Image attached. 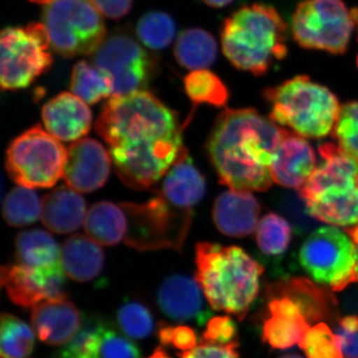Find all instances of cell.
<instances>
[{"label": "cell", "mask_w": 358, "mask_h": 358, "mask_svg": "<svg viewBox=\"0 0 358 358\" xmlns=\"http://www.w3.org/2000/svg\"><path fill=\"white\" fill-rule=\"evenodd\" d=\"M96 131L117 176L133 189L157 185L185 150L178 114L147 91L110 96Z\"/></svg>", "instance_id": "obj_1"}, {"label": "cell", "mask_w": 358, "mask_h": 358, "mask_svg": "<svg viewBox=\"0 0 358 358\" xmlns=\"http://www.w3.org/2000/svg\"><path fill=\"white\" fill-rule=\"evenodd\" d=\"M287 131L254 109L221 113L207 143L220 182L241 192L268 190L273 157Z\"/></svg>", "instance_id": "obj_2"}, {"label": "cell", "mask_w": 358, "mask_h": 358, "mask_svg": "<svg viewBox=\"0 0 358 358\" xmlns=\"http://www.w3.org/2000/svg\"><path fill=\"white\" fill-rule=\"evenodd\" d=\"M195 280L214 310L243 320L260 289L264 267L243 249L200 242L195 247Z\"/></svg>", "instance_id": "obj_3"}, {"label": "cell", "mask_w": 358, "mask_h": 358, "mask_svg": "<svg viewBox=\"0 0 358 358\" xmlns=\"http://www.w3.org/2000/svg\"><path fill=\"white\" fill-rule=\"evenodd\" d=\"M288 25L274 7L254 3L242 6L224 21V55L237 69L255 76L267 73L288 54Z\"/></svg>", "instance_id": "obj_4"}, {"label": "cell", "mask_w": 358, "mask_h": 358, "mask_svg": "<svg viewBox=\"0 0 358 358\" xmlns=\"http://www.w3.org/2000/svg\"><path fill=\"white\" fill-rule=\"evenodd\" d=\"M322 162L299 192L313 217L336 227L358 224V159L338 143L319 147Z\"/></svg>", "instance_id": "obj_5"}, {"label": "cell", "mask_w": 358, "mask_h": 358, "mask_svg": "<svg viewBox=\"0 0 358 358\" xmlns=\"http://www.w3.org/2000/svg\"><path fill=\"white\" fill-rule=\"evenodd\" d=\"M270 119L303 138H322L333 131L341 105L327 87L301 75L264 91Z\"/></svg>", "instance_id": "obj_6"}, {"label": "cell", "mask_w": 358, "mask_h": 358, "mask_svg": "<svg viewBox=\"0 0 358 358\" xmlns=\"http://www.w3.org/2000/svg\"><path fill=\"white\" fill-rule=\"evenodd\" d=\"M51 47L64 57L95 54L106 40L102 14L90 0H55L42 14Z\"/></svg>", "instance_id": "obj_7"}, {"label": "cell", "mask_w": 358, "mask_h": 358, "mask_svg": "<svg viewBox=\"0 0 358 358\" xmlns=\"http://www.w3.org/2000/svg\"><path fill=\"white\" fill-rule=\"evenodd\" d=\"M127 217L124 243L138 251H180L192 222V211L176 208L159 194L145 203H121Z\"/></svg>", "instance_id": "obj_8"}, {"label": "cell", "mask_w": 358, "mask_h": 358, "mask_svg": "<svg viewBox=\"0 0 358 358\" xmlns=\"http://www.w3.org/2000/svg\"><path fill=\"white\" fill-rule=\"evenodd\" d=\"M67 148L40 126L14 138L6 150L9 176L20 186L50 188L64 176Z\"/></svg>", "instance_id": "obj_9"}, {"label": "cell", "mask_w": 358, "mask_h": 358, "mask_svg": "<svg viewBox=\"0 0 358 358\" xmlns=\"http://www.w3.org/2000/svg\"><path fill=\"white\" fill-rule=\"evenodd\" d=\"M299 262L313 281L334 292L355 282V246L348 233L336 226L313 231L301 245Z\"/></svg>", "instance_id": "obj_10"}, {"label": "cell", "mask_w": 358, "mask_h": 358, "mask_svg": "<svg viewBox=\"0 0 358 358\" xmlns=\"http://www.w3.org/2000/svg\"><path fill=\"white\" fill-rule=\"evenodd\" d=\"M355 28L352 10L343 0H303L292 17V34L296 43L334 55L348 50Z\"/></svg>", "instance_id": "obj_11"}, {"label": "cell", "mask_w": 358, "mask_h": 358, "mask_svg": "<svg viewBox=\"0 0 358 358\" xmlns=\"http://www.w3.org/2000/svg\"><path fill=\"white\" fill-rule=\"evenodd\" d=\"M43 23L7 27L1 33L0 84L4 91L27 88L53 63Z\"/></svg>", "instance_id": "obj_12"}, {"label": "cell", "mask_w": 358, "mask_h": 358, "mask_svg": "<svg viewBox=\"0 0 358 358\" xmlns=\"http://www.w3.org/2000/svg\"><path fill=\"white\" fill-rule=\"evenodd\" d=\"M94 62L112 80L113 96L145 91L157 68L154 57L124 32H115L106 38L96 52Z\"/></svg>", "instance_id": "obj_13"}, {"label": "cell", "mask_w": 358, "mask_h": 358, "mask_svg": "<svg viewBox=\"0 0 358 358\" xmlns=\"http://www.w3.org/2000/svg\"><path fill=\"white\" fill-rule=\"evenodd\" d=\"M60 358H141L133 341L99 317L85 315L79 331L59 352Z\"/></svg>", "instance_id": "obj_14"}, {"label": "cell", "mask_w": 358, "mask_h": 358, "mask_svg": "<svg viewBox=\"0 0 358 358\" xmlns=\"http://www.w3.org/2000/svg\"><path fill=\"white\" fill-rule=\"evenodd\" d=\"M1 285L9 299L22 308H34L43 301L68 298L65 271L43 272L8 264L2 267Z\"/></svg>", "instance_id": "obj_15"}, {"label": "cell", "mask_w": 358, "mask_h": 358, "mask_svg": "<svg viewBox=\"0 0 358 358\" xmlns=\"http://www.w3.org/2000/svg\"><path fill=\"white\" fill-rule=\"evenodd\" d=\"M112 164L109 150L98 141L81 138L67 148L63 178L79 193L96 192L107 182Z\"/></svg>", "instance_id": "obj_16"}, {"label": "cell", "mask_w": 358, "mask_h": 358, "mask_svg": "<svg viewBox=\"0 0 358 358\" xmlns=\"http://www.w3.org/2000/svg\"><path fill=\"white\" fill-rule=\"evenodd\" d=\"M203 294L196 280L187 275H174L160 286L157 306L169 319L202 326L211 315L205 306Z\"/></svg>", "instance_id": "obj_17"}, {"label": "cell", "mask_w": 358, "mask_h": 358, "mask_svg": "<svg viewBox=\"0 0 358 358\" xmlns=\"http://www.w3.org/2000/svg\"><path fill=\"white\" fill-rule=\"evenodd\" d=\"M268 317L264 322L263 339L275 350H288L301 343L312 324L298 303L286 294L271 289Z\"/></svg>", "instance_id": "obj_18"}, {"label": "cell", "mask_w": 358, "mask_h": 358, "mask_svg": "<svg viewBox=\"0 0 358 358\" xmlns=\"http://www.w3.org/2000/svg\"><path fill=\"white\" fill-rule=\"evenodd\" d=\"M317 169V157L303 136L287 131L278 145L270 171L273 181L300 192Z\"/></svg>", "instance_id": "obj_19"}, {"label": "cell", "mask_w": 358, "mask_h": 358, "mask_svg": "<svg viewBox=\"0 0 358 358\" xmlns=\"http://www.w3.org/2000/svg\"><path fill=\"white\" fill-rule=\"evenodd\" d=\"M42 119L49 134L67 143L81 140L89 133L93 121L87 103L67 92L59 94L45 103Z\"/></svg>", "instance_id": "obj_20"}, {"label": "cell", "mask_w": 358, "mask_h": 358, "mask_svg": "<svg viewBox=\"0 0 358 358\" xmlns=\"http://www.w3.org/2000/svg\"><path fill=\"white\" fill-rule=\"evenodd\" d=\"M83 319L68 298L50 300L33 308L31 322L40 341L49 345H65L76 336Z\"/></svg>", "instance_id": "obj_21"}, {"label": "cell", "mask_w": 358, "mask_h": 358, "mask_svg": "<svg viewBox=\"0 0 358 358\" xmlns=\"http://www.w3.org/2000/svg\"><path fill=\"white\" fill-rule=\"evenodd\" d=\"M260 212V204L251 192L230 189L216 199L212 216L224 235L245 237L256 231Z\"/></svg>", "instance_id": "obj_22"}, {"label": "cell", "mask_w": 358, "mask_h": 358, "mask_svg": "<svg viewBox=\"0 0 358 358\" xmlns=\"http://www.w3.org/2000/svg\"><path fill=\"white\" fill-rule=\"evenodd\" d=\"M159 182L157 194L185 211H192L206 192L204 176L193 164L186 150Z\"/></svg>", "instance_id": "obj_23"}, {"label": "cell", "mask_w": 358, "mask_h": 358, "mask_svg": "<svg viewBox=\"0 0 358 358\" xmlns=\"http://www.w3.org/2000/svg\"><path fill=\"white\" fill-rule=\"evenodd\" d=\"M87 212L83 197L68 185L56 188L42 200V222L57 234H68L79 229L85 222Z\"/></svg>", "instance_id": "obj_24"}, {"label": "cell", "mask_w": 358, "mask_h": 358, "mask_svg": "<svg viewBox=\"0 0 358 358\" xmlns=\"http://www.w3.org/2000/svg\"><path fill=\"white\" fill-rule=\"evenodd\" d=\"M16 262L43 272L64 271L62 249L49 233L34 229L20 232L15 240Z\"/></svg>", "instance_id": "obj_25"}, {"label": "cell", "mask_w": 358, "mask_h": 358, "mask_svg": "<svg viewBox=\"0 0 358 358\" xmlns=\"http://www.w3.org/2000/svg\"><path fill=\"white\" fill-rule=\"evenodd\" d=\"M101 245L84 235H74L62 247L65 274L77 282H89L103 271L105 256Z\"/></svg>", "instance_id": "obj_26"}, {"label": "cell", "mask_w": 358, "mask_h": 358, "mask_svg": "<svg viewBox=\"0 0 358 358\" xmlns=\"http://www.w3.org/2000/svg\"><path fill=\"white\" fill-rule=\"evenodd\" d=\"M272 289L296 301L310 324L331 317L336 306V299L326 289L303 278L278 282Z\"/></svg>", "instance_id": "obj_27"}, {"label": "cell", "mask_w": 358, "mask_h": 358, "mask_svg": "<svg viewBox=\"0 0 358 358\" xmlns=\"http://www.w3.org/2000/svg\"><path fill=\"white\" fill-rule=\"evenodd\" d=\"M87 235L101 246H115L124 241L127 217L121 203L98 202L87 212L84 222Z\"/></svg>", "instance_id": "obj_28"}, {"label": "cell", "mask_w": 358, "mask_h": 358, "mask_svg": "<svg viewBox=\"0 0 358 358\" xmlns=\"http://www.w3.org/2000/svg\"><path fill=\"white\" fill-rule=\"evenodd\" d=\"M218 47L210 33L200 28L181 32L176 46L174 57L178 64L188 70H204L217 58Z\"/></svg>", "instance_id": "obj_29"}, {"label": "cell", "mask_w": 358, "mask_h": 358, "mask_svg": "<svg viewBox=\"0 0 358 358\" xmlns=\"http://www.w3.org/2000/svg\"><path fill=\"white\" fill-rule=\"evenodd\" d=\"M71 92L88 105L113 96L110 78L95 64L80 61L73 68Z\"/></svg>", "instance_id": "obj_30"}, {"label": "cell", "mask_w": 358, "mask_h": 358, "mask_svg": "<svg viewBox=\"0 0 358 358\" xmlns=\"http://www.w3.org/2000/svg\"><path fill=\"white\" fill-rule=\"evenodd\" d=\"M293 238V226L278 214H266L259 221L256 241L264 255L279 258L286 253Z\"/></svg>", "instance_id": "obj_31"}, {"label": "cell", "mask_w": 358, "mask_h": 358, "mask_svg": "<svg viewBox=\"0 0 358 358\" xmlns=\"http://www.w3.org/2000/svg\"><path fill=\"white\" fill-rule=\"evenodd\" d=\"M185 88L188 98L195 105L223 107L229 99V92L222 80L211 71H192L185 78Z\"/></svg>", "instance_id": "obj_32"}, {"label": "cell", "mask_w": 358, "mask_h": 358, "mask_svg": "<svg viewBox=\"0 0 358 358\" xmlns=\"http://www.w3.org/2000/svg\"><path fill=\"white\" fill-rule=\"evenodd\" d=\"M42 201L30 188L17 186L3 202V217L13 227L29 225L41 217Z\"/></svg>", "instance_id": "obj_33"}, {"label": "cell", "mask_w": 358, "mask_h": 358, "mask_svg": "<svg viewBox=\"0 0 358 358\" xmlns=\"http://www.w3.org/2000/svg\"><path fill=\"white\" fill-rule=\"evenodd\" d=\"M1 357L25 358L32 352L35 336L31 327L10 313L1 315Z\"/></svg>", "instance_id": "obj_34"}, {"label": "cell", "mask_w": 358, "mask_h": 358, "mask_svg": "<svg viewBox=\"0 0 358 358\" xmlns=\"http://www.w3.org/2000/svg\"><path fill=\"white\" fill-rule=\"evenodd\" d=\"M136 35L141 43L160 50L171 45L176 34V25L169 14L152 11L143 15L136 25Z\"/></svg>", "instance_id": "obj_35"}, {"label": "cell", "mask_w": 358, "mask_h": 358, "mask_svg": "<svg viewBox=\"0 0 358 358\" xmlns=\"http://www.w3.org/2000/svg\"><path fill=\"white\" fill-rule=\"evenodd\" d=\"M117 322L122 333L134 339L147 338L155 331L152 313L138 301H127L117 312Z\"/></svg>", "instance_id": "obj_36"}, {"label": "cell", "mask_w": 358, "mask_h": 358, "mask_svg": "<svg viewBox=\"0 0 358 358\" xmlns=\"http://www.w3.org/2000/svg\"><path fill=\"white\" fill-rule=\"evenodd\" d=\"M299 346L308 358H343L338 334L324 322L310 327Z\"/></svg>", "instance_id": "obj_37"}, {"label": "cell", "mask_w": 358, "mask_h": 358, "mask_svg": "<svg viewBox=\"0 0 358 358\" xmlns=\"http://www.w3.org/2000/svg\"><path fill=\"white\" fill-rule=\"evenodd\" d=\"M333 136L339 147L358 159V101L341 108Z\"/></svg>", "instance_id": "obj_38"}, {"label": "cell", "mask_w": 358, "mask_h": 358, "mask_svg": "<svg viewBox=\"0 0 358 358\" xmlns=\"http://www.w3.org/2000/svg\"><path fill=\"white\" fill-rule=\"evenodd\" d=\"M280 208L286 216L287 220L293 225L294 231L299 234L313 232L317 228V219L313 218L308 211L307 203L301 196L300 193L289 192L285 195L280 203Z\"/></svg>", "instance_id": "obj_39"}, {"label": "cell", "mask_w": 358, "mask_h": 358, "mask_svg": "<svg viewBox=\"0 0 358 358\" xmlns=\"http://www.w3.org/2000/svg\"><path fill=\"white\" fill-rule=\"evenodd\" d=\"M159 338L162 345H173L182 352H188L197 346L196 334L189 327L162 324L159 327Z\"/></svg>", "instance_id": "obj_40"}, {"label": "cell", "mask_w": 358, "mask_h": 358, "mask_svg": "<svg viewBox=\"0 0 358 358\" xmlns=\"http://www.w3.org/2000/svg\"><path fill=\"white\" fill-rule=\"evenodd\" d=\"M237 329L229 317H215L207 322L202 339L205 343L229 345L234 343Z\"/></svg>", "instance_id": "obj_41"}, {"label": "cell", "mask_w": 358, "mask_h": 358, "mask_svg": "<svg viewBox=\"0 0 358 358\" xmlns=\"http://www.w3.org/2000/svg\"><path fill=\"white\" fill-rule=\"evenodd\" d=\"M336 334L343 358H358L357 315H348L339 320Z\"/></svg>", "instance_id": "obj_42"}, {"label": "cell", "mask_w": 358, "mask_h": 358, "mask_svg": "<svg viewBox=\"0 0 358 358\" xmlns=\"http://www.w3.org/2000/svg\"><path fill=\"white\" fill-rule=\"evenodd\" d=\"M237 341L229 345H216V343L202 341L192 350L179 353L180 358H239L237 352Z\"/></svg>", "instance_id": "obj_43"}, {"label": "cell", "mask_w": 358, "mask_h": 358, "mask_svg": "<svg viewBox=\"0 0 358 358\" xmlns=\"http://www.w3.org/2000/svg\"><path fill=\"white\" fill-rule=\"evenodd\" d=\"M102 15L120 20L131 10L133 0H90Z\"/></svg>", "instance_id": "obj_44"}, {"label": "cell", "mask_w": 358, "mask_h": 358, "mask_svg": "<svg viewBox=\"0 0 358 358\" xmlns=\"http://www.w3.org/2000/svg\"><path fill=\"white\" fill-rule=\"evenodd\" d=\"M345 230L352 238L353 244L355 246V251H357V268H355V282H358V224L357 225L352 226V227L345 228Z\"/></svg>", "instance_id": "obj_45"}, {"label": "cell", "mask_w": 358, "mask_h": 358, "mask_svg": "<svg viewBox=\"0 0 358 358\" xmlns=\"http://www.w3.org/2000/svg\"><path fill=\"white\" fill-rule=\"evenodd\" d=\"M207 6L221 8V7L229 6L234 0H203Z\"/></svg>", "instance_id": "obj_46"}, {"label": "cell", "mask_w": 358, "mask_h": 358, "mask_svg": "<svg viewBox=\"0 0 358 358\" xmlns=\"http://www.w3.org/2000/svg\"><path fill=\"white\" fill-rule=\"evenodd\" d=\"M148 358H171L169 357V355H166V352H164L162 348H157V350H155V352L152 353Z\"/></svg>", "instance_id": "obj_47"}, {"label": "cell", "mask_w": 358, "mask_h": 358, "mask_svg": "<svg viewBox=\"0 0 358 358\" xmlns=\"http://www.w3.org/2000/svg\"><path fill=\"white\" fill-rule=\"evenodd\" d=\"M352 14L353 16V20L355 21V26H357L358 29V8L352 9ZM357 66H358V57H357Z\"/></svg>", "instance_id": "obj_48"}, {"label": "cell", "mask_w": 358, "mask_h": 358, "mask_svg": "<svg viewBox=\"0 0 358 358\" xmlns=\"http://www.w3.org/2000/svg\"><path fill=\"white\" fill-rule=\"evenodd\" d=\"M29 1L35 2V3H39V4H49L51 3V2L55 1V0H29Z\"/></svg>", "instance_id": "obj_49"}, {"label": "cell", "mask_w": 358, "mask_h": 358, "mask_svg": "<svg viewBox=\"0 0 358 358\" xmlns=\"http://www.w3.org/2000/svg\"><path fill=\"white\" fill-rule=\"evenodd\" d=\"M280 358H303V357H299V355H285V357H282Z\"/></svg>", "instance_id": "obj_50"}]
</instances>
